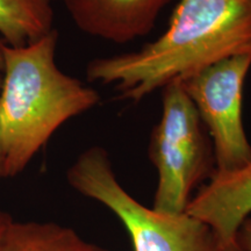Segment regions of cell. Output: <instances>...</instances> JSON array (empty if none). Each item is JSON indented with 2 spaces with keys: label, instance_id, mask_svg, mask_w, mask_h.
<instances>
[{
  "label": "cell",
  "instance_id": "1",
  "mask_svg": "<svg viewBox=\"0 0 251 251\" xmlns=\"http://www.w3.org/2000/svg\"><path fill=\"white\" fill-rule=\"evenodd\" d=\"M251 54V0H179L168 29L139 50L94 58L89 81L140 101L235 55Z\"/></svg>",
  "mask_w": 251,
  "mask_h": 251
},
{
  "label": "cell",
  "instance_id": "2",
  "mask_svg": "<svg viewBox=\"0 0 251 251\" xmlns=\"http://www.w3.org/2000/svg\"><path fill=\"white\" fill-rule=\"evenodd\" d=\"M58 31L30 45L4 43L0 134L5 178L20 175L56 130L100 101V96L56 64Z\"/></svg>",
  "mask_w": 251,
  "mask_h": 251
},
{
  "label": "cell",
  "instance_id": "3",
  "mask_svg": "<svg viewBox=\"0 0 251 251\" xmlns=\"http://www.w3.org/2000/svg\"><path fill=\"white\" fill-rule=\"evenodd\" d=\"M70 186L120 220L134 251H222L214 233L188 213L169 214L135 199L118 180L108 152L93 146L67 171Z\"/></svg>",
  "mask_w": 251,
  "mask_h": 251
},
{
  "label": "cell",
  "instance_id": "4",
  "mask_svg": "<svg viewBox=\"0 0 251 251\" xmlns=\"http://www.w3.org/2000/svg\"><path fill=\"white\" fill-rule=\"evenodd\" d=\"M163 91L162 117L150 134L148 156L157 171L152 208L181 214L215 171L213 143L181 83Z\"/></svg>",
  "mask_w": 251,
  "mask_h": 251
},
{
  "label": "cell",
  "instance_id": "5",
  "mask_svg": "<svg viewBox=\"0 0 251 251\" xmlns=\"http://www.w3.org/2000/svg\"><path fill=\"white\" fill-rule=\"evenodd\" d=\"M251 54L225 58L181 83L211 137L216 171H231L251 162L244 130L242 98Z\"/></svg>",
  "mask_w": 251,
  "mask_h": 251
},
{
  "label": "cell",
  "instance_id": "6",
  "mask_svg": "<svg viewBox=\"0 0 251 251\" xmlns=\"http://www.w3.org/2000/svg\"><path fill=\"white\" fill-rule=\"evenodd\" d=\"M186 213L208 226L222 251H243L238 231L251 215V162L231 171H214L199 187Z\"/></svg>",
  "mask_w": 251,
  "mask_h": 251
},
{
  "label": "cell",
  "instance_id": "7",
  "mask_svg": "<svg viewBox=\"0 0 251 251\" xmlns=\"http://www.w3.org/2000/svg\"><path fill=\"white\" fill-rule=\"evenodd\" d=\"M171 0H63L75 25L87 35L124 45L146 36Z\"/></svg>",
  "mask_w": 251,
  "mask_h": 251
},
{
  "label": "cell",
  "instance_id": "8",
  "mask_svg": "<svg viewBox=\"0 0 251 251\" xmlns=\"http://www.w3.org/2000/svg\"><path fill=\"white\" fill-rule=\"evenodd\" d=\"M0 251H108L56 222L12 221L0 241Z\"/></svg>",
  "mask_w": 251,
  "mask_h": 251
},
{
  "label": "cell",
  "instance_id": "9",
  "mask_svg": "<svg viewBox=\"0 0 251 251\" xmlns=\"http://www.w3.org/2000/svg\"><path fill=\"white\" fill-rule=\"evenodd\" d=\"M52 29L51 0H0V34L6 45H30Z\"/></svg>",
  "mask_w": 251,
  "mask_h": 251
},
{
  "label": "cell",
  "instance_id": "10",
  "mask_svg": "<svg viewBox=\"0 0 251 251\" xmlns=\"http://www.w3.org/2000/svg\"><path fill=\"white\" fill-rule=\"evenodd\" d=\"M238 243L243 251H251V215L244 220L238 231Z\"/></svg>",
  "mask_w": 251,
  "mask_h": 251
},
{
  "label": "cell",
  "instance_id": "11",
  "mask_svg": "<svg viewBox=\"0 0 251 251\" xmlns=\"http://www.w3.org/2000/svg\"><path fill=\"white\" fill-rule=\"evenodd\" d=\"M12 221H13V218H12L11 214L0 211V241H1L6 229L8 228V226L11 225Z\"/></svg>",
  "mask_w": 251,
  "mask_h": 251
},
{
  "label": "cell",
  "instance_id": "12",
  "mask_svg": "<svg viewBox=\"0 0 251 251\" xmlns=\"http://www.w3.org/2000/svg\"><path fill=\"white\" fill-rule=\"evenodd\" d=\"M5 178V151L2 146L1 134H0V180Z\"/></svg>",
  "mask_w": 251,
  "mask_h": 251
},
{
  "label": "cell",
  "instance_id": "13",
  "mask_svg": "<svg viewBox=\"0 0 251 251\" xmlns=\"http://www.w3.org/2000/svg\"><path fill=\"white\" fill-rule=\"evenodd\" d=\"M2 46H4V41L0 40V72L4 71V55H2ZM2 85V75H0V90Z\"/></svg>",
  "mask_w": 251,
  "mask_h": 251
}]
</instances>
